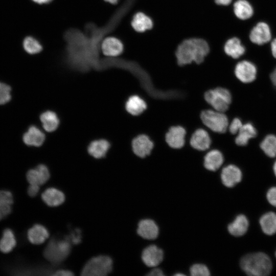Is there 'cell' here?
Here are the masks:
<instances>
[{
	"label": "cell",
	"mask_w": 276,
	"mask_h": 276,
	"mask_svg": "<svg viewBox=\"0 0 276 276\" xmlns=\"http://www.w3.org/2000/svg\"><path fill=\"white\" fill-rule=\"evenodd\" d=\"M242 125L243 124L240 119L238 118H235L232 120L230 124L229 123L228 127V131L232 135L237 134Z\"/></svg>",
	"instance_id": "cell-36"
},
{
	"label": "cell",
	"mask_w": 276,
	"mask_h": 276,
	"mask_svg": "<svg viewBox=\"0 0 276 276\" xmlns=\"http://www.w3.org/2000/svg\"><path fill=\"white\" fill-rule=\"evenodd\" d=\"M189 143L193 149L206 152L211 148L212 140L209 132L205 128H199L191 134Z\"/></svg>",
	"instance_id": "cell-8"
},
{
	"label": "cell",
	"mask_w": 276,
	"mask_h": 276,
	"mask_svg": "<svg viewBox=\"0 0 276 276\" xmlns=\"http://www.w3.org/2000/svg\"><path fill=\"white\" fill-rule=\"evenodd\" d=\"M110 145L104 140H99L93 141L88 146V151L93 157L100 158L105 156Z\"/></svg>",
	"instance_id": "cell-29"
},
{
	"label": "cell",
	"mask_w": 276,
	"mask_h": 276,
	"mask_svg": "<svg viewBox=\"0 0 276 276\" xmlns=\"http://www.w3.org/2000/svg\"><path fill=\"white\" fill-rule=\"evenodd\" d=\"M257 72L255 64L247 60L239 62L234 69V74L237 78L245 83L254 81L256 78Z\"/></svg>",
	"instance_id": "cell-10"
},
{
	"label": "cell",
	"mask_w": 276,
	"mask_h": 276,
	"mask_svg": "<svg viewBox=\"0 0 276 276\" xmlns=\"http://www.w3.org/2000/svg\"><path fill=\"white\" fill-rule=\"evenodd\" d=\"M270 49L273 57L276 59V38L274 39L271 42Z\"/></svg>",
	"instance_id": "cell-43"
},
{
	"label": "cell",
	"mask_w": 276,
	"mask_h": 276,
	"mask_svg": "<svg viewBox=\"0 0 276 276\" xmlns=\"http://www.w3.org/2000/svg\"><path fill=\"white\" fill-rule=\"evenodd\" d=\"M68 240L71 241V242L74 244H77L80 242L81 240V235L79 231H75L72 232L70 235V239Z\"/></svg>",
	"instance_id": "cell-38"
},
{
	"label": "cell",
	"mask_w": 276,
	"mask_h": 276,
	"mask_svg": "<svg viewBox=\"0 0 276 276\" xmlns=\"http://www.w3.org/2000/svg\"><path fill=\"white\" fill-rule=\"evenodd\" d=\"M45 139L44 134L35 126L30 127L23 136L24 143L29 146H41Z\"/></svg>",
	"instance_id": "cell-24"
},
{
	"label": "cell",
	"mask_w": 276,
	"mask_h": 276,
	"mask_svg": "<svg viewBox=\"0 0 276 276\" xmlns=\"http://www.w3.org/2000/svg\"><path fill=\"white\" fill-rule=\"evenodd\" d=\"M275 257H276V252H275Z\"/></svg>",
	"instance_id": "cell-48"
},
{
	"label": "cell",
	"mask_w": 276,
	"mask_h": 276,
	"mask_svg": "<svg viewBox=\"0 0 276 276\" xmlns=\"http://www.w3.org/2000/svg\"><path fill=\"white\" fill-rule=\"evenodd\" d=\"M147 107L145 100L138 95H131L125 102V108L128 113L137 116L143 113Z\"/></svg>",
	"instance_id": "cell-19"
},
{
	"label": "cell",
	"mask_w": 276,
	"mask_h": 276,
	"mask_svg": "<svg viewBox=\"0 0 276 276\" xmlns=\"http://www.w3.org/2000/svg\"><path fill=\"white\" fill-rule=\"evenodd\" d=\"M200 119L204 128L209 131L224 133L228 129L229 120L224 112L207 108L201 112Z\"/></svg>",
	"instance_id": "cell-3"
},
{
	"label": "cell",
	"mask_w": 276,
	"mask_h": 276,
	"mask_svg": "<svg viewBox=\"0 0 276 276\" xmlns=\"http://www.w3.org/2000/svg\"><path fill=\"white\" fill-rule=\"evenodd\" d=\"M39 190V186L36 185H30L28 189V194L31 197L35 196Z\"/></svg>",
	"instance_id": "cell-39"
},
{
	"label": "cell",
	"mask_w": 276,
	"mask_h": 276,
	"mask_svg": "<svg viewBox=\"0 0 276 276\" xmlns=\"http://www.w3.org/2000/svg\"><path fill=\"white\" fill-rule=\"evenodd\" d=\"M210 52L208 42L204 39L190 37L183 40L177 47L175 57L177 64L184 66L203 62Z\"/></svg>",
	"instance_id": "cell-1"
},
{
	"label": "cell",
	"mask_w": 276,
	"mask_h": 276,
	"mask_svg": "<svg viewBox=\"0 0 276 276\" xmlns=\"http://www.w3.org/2000/svg\"><path fill=\"white\" fill-rule=\"evenodd\" d=\"M237 134L235 143L238 146H243L248 144L250 139L256 136L257 131L251 123H247L243 124Z\"/></svg>",
	"instance_id": "cell-22"
},
{
	"label": "cell",
	"mask_w": 276,
	"mask_h": 276,
	"mask_svg": "<svg viewBox=\"0 0 276 276\" xmlns=\"http://www.w3.org/2000/svg\"><path fill=\"white\" fill-rule=\"evenodd\" d=\"M204 98L211 108L223 112L229 109L232 102L231 91L221 86L207 90L204 93Z\"/></svg>",
	"instance_id": "cell-4"
},
{
	"label": "cell",
	"mask_w": 276,
	"mask_h": 276,
	"mask_svg": "<svg viewBox=\"0 0 276 276\" xmlns=\"http://www.w3.org/2000/svg\"><path fill=\"white\" fill-rule=\"evenodd\" d=\"M270 79L273 84L276 86V67L270 75Z\"/></svg>",
	"instance_id": "cell-44"
},
{
	"label": "cell",
	"mask_w": 276,
	"mask_h": 276,
	"mask_svg": "<svg viewBox=\"0 0 276 276\" xmlns=\"http://www.w3.org/2000/svg\"><path fill=\"white\" fill-rule=\"evenodd\" d=\"M104 1L111 4H116L119 1V0H104Z\"/></svg>",
	"instance_id": "cell-46"
},
{
	"label": "cell",
	"mask_w": 276,
	"mask_h": 276,
	"mask_svg": "<svg viewBox=\"0 0 276 276\" xmlns=\"http://www.w3.org/2000/svg\"><path fill=\"white\" fill-rule=\"evenodd\" d=\"M137 232L144 239L153 240L157 237L159 229L153 220L145 219L141 220L139 223Z\"/></svg>",
	"instance_id": "cell-17"
},
{
	"label": "cell",
	"mask_w": 276,
	"mask_h": 276,
	"mask_svg": "<svg viewBox=\"0 0 276 276\" xmlns=\"http://www.w3.org/2000/svg\"><path fill=\"white\" fill-rule=\"evenodd\" d=\"M163 250L155 245L146 247L142 254V259L144 264L149 267H156L163 260Z\"/></svg>",
	"instance_id": "cell-14"
},
{
	"label": "cell",
	"mask_w": 276,
	"mask_h": 276,
	"mask_svg": "<svg viewBox=\"0 0 276 276\" xmlns=\"http://www.w3.org/2000/svg\"><path fill=\"white\" fill-rule=\"evenodd\" d=\"M187 131L180 125L171 126L165 134V141L168 145L173 149H180L186 143Z\"/></svg>",
	"instance_id": "cell-9"
},
{
	"label": "cell",
	"mask_w": 276,
	"mask_h": 276,
	"mask_svg": "<svg viewBox=\"0 0 276 276\" xmlns=\"http://www.w3.org/2000/svg\"><path fill=\"white\" fill-rule=\"evenodd\" d=\"M233 0H214L215 3L221 6H227L231 4Z\"/></svg>",
	"instance_id": "cell-40"
},
{
	"label": "cell",
	"mask_w": 276,
	"mask_h": 276,
	"mask_svg": "<svg viewBox=\"0 0 276 276\" xmlns=\"http://www.w3.org/2000/svg\"><path fill=\"white\" fill-rule=\"evenodd\" d=\"M34 2L38 4H45L50 3L52 0H32Z\"/></svg>",
	"instance_id": "cell-45"
},
{
	"label": "cell",
	"mask_w": 276,
	"mask_h": 276,
	"mask_svg": "<svg viewBox=\"0 0 276 276\" xmlns=\"http://www.w3.org/2000/svg\"><path fill=\"white\" fill-rule=\"evenodd\" d=\"M101 49L105 56L116 57L123 52L124 45L119 39L112 36L107 37L102 41Z\"/></svg>",
	"instance_id": "cell-15"
},
{
	"label": "cell",
	"mask_w": 276,
	"mask_h": 276,
	"mask_svg": "<svg viewBox=\"0 0 276 276\" xmlns=\"http://www.w3.org/2000/svg\"><path fill=\"white\" fill-rule=\"evenodd\" d=\"M49 178V171L43 165H38L30 170L27 174V179L30 185L40 186L46 182Z\"/></svg>",
	"instance_id": "cell-18"
},
{
	"label": "cell",
	"mask_w": 276,
	"mask_h": 276,
	"mask_svg": "<svg viewBox=\"0 0 276 276\" xmlns=\"http://www.w3.org/2000/svg\"><path fill=\"white\" fill-rule=\"evenodd\" d=\"M27 235L30 242L34 244L42 243L49 236L47 228L40 224L34 225L29 229Z\"/></svg>",
	"instance_id": "cell-26"
},
{
	"label": "cell",
	"mask_w": 276,
	"mask_h": 276,
	"mask_svg": "<svg viewBox=\"0 0 276 276\" xmlns=\"http://www.w3.org/2000/svg\"><path fill=\"white\" fill-rule=\"evenodd\" d=\"M244 272L252 276H265L269 274L272 270L270 258L264 252L248 254L243 256L240 263Z\"/></svg>",
	"instance_id": "cell-2"
},
{
	"label": "cell",
	"mask_w": 276,
	"mask_h": 276,
	"mask_svg": "<svg viewBox=\"0 0 276 276\" xmlns=\"http://www.w3.org/2000/svg\"><path fill=\"white\" fill-rule=\"evenodd\" d=\"M11 87L0 82V105L5 104L11 99Z\"/></svg>",
	"instance_id": "cell-35"
},
{
	"label": "cell",
	"mask_w": 276,
	"mask_h": 276,
	"mask_svg": "<svg viewBox=\"0 0 276 276\" xmlns=\"http://www.w3.org/2000/svg\"><path fill=\"white\" fill-rule=\"evenodd\" d=\"M266 198L271 205L276 207V187H271L268 190Z\"/></svg>",
	"instance_id": "cell-37"
},
{
	"label": "cell",
	"mask_w": 276,
	"mask_h": 276,
	"mask_svg": "<svg viewBox=\"0 0 276 276\" xmlns=\"http://www.w3.org/2000/svg\"><path fill=\"white\" fill-rule=\"evenodd\" d=\"M223 50L226 55L235 59L240 57L245 52V49L241 44L240 40L236 37L226 40Z\"/></svg>",
	"instance_id": "cell-20"
},
{
	"label": "cell",
	"mask_w": 276,
	"mask_h": 276,
	"mask_svg": "<svg viewBox=\"0 0 276 276\" xmlns=\"http://www.w3.org/2000/svg\"><path fill=\"white\" fill-rule=\"evenodd\" d=\"M260 147L266 155L270 157L276 156V136L267 135L261 143Z\"/></svg>",
	"instance_id": "cell-32"
},
{
	"label": "cell",
	"mask_w": 276,
	"mask_h": 276,
	"mask_svg": "<svg viewBox=\"0 0 276 276\" xmlns=\"http://www.w3.org/2000/svg\"><path fill=\"white\" fill-rule=\"evenodd\" d=\"M44 202L51 206H56L62 204L65 199L64 194L53 188L45 190L41 195Z\"/></svg>",
	"instance_id": "cell-25"
},
{
	"label": "cell",
	"mask_w": 276,
	"mask_h": 276,
	"mask_svg": "<svg viewBox=\"0 0 276 276\" xmlns=\"http://www.w3.org/2000/svg\"><path fill=\"white\" fill-rule=\"evenodd\" d=\"M273 170L275 176H276V161L274 162L273 166Z\"/></svg>",
	"instance_id": "cell-47"
},
{
	"label": "cell",
	"mask_w": 276,
	"mask_h": 276,
	"mask_svg": "<svg viewBox=\"0 0 276 276\" xmlns=\"http://www.w3.org/2000/svg\"><path fill=\"white\" fill-rule=\"evenodd\" d=\"M134 31L143 33L152 29L154 23L151 17L144 12L140 11L134 14L131 21Z\"/></svg>",
	"instance_id": "cell-16"
},
{
	"label": "cell",
	"mask_w": 276,
	"mask_h": 276,
	"mask_svg": "<svg viewBox=\"0 0 276 276\" xmlns=\"http://www.w3.org/2000/svg\"><path fill=\"white\" fill-rule=\"evenodd\" d=\"M233 12L238 18L244 20L251 17L254 9L246 0H237L233 4Z\"/></svg>",
	"instance_id": "cell-23"
},
{
	"label": "cell",
	"mask_w": 276,
	"mask_h": 276,
	"mask_svg": "<svg viewBox=\"0 0 276 276\" xmlns=\"http://www.w3.org/2000/svg\"><path fill=\"white\" fill-rule=\"evenodd\" d=\"M111 259L106 256H99L89 260L84 265L81 275L85 276H103L111 272L112 268Z\"/></svg>",
	"instance_id": "cell-6"
},
{
	"label": "cell",
	"mask_w": 276,
	"mask_h": 276,
	"mask_svg": "<svg viewBox=\"0 0 276 276\" xmlns=\"http://www.w3.org/2000/svg\"><path fill=\"white\" fill-rule=\"evenodd\" d=\"M222 183L231 188L241 181L242 177L241 170L234 165H228L223 168L220 174Z\"/></svg>",
	"instance_id": "cell-13"
},
{
	"label": "cell",
	"mask_w": 276,
	"mask_h": 276,
	"mask_svg": "<svg viewBox=\"0 0 276 276\" xmlns=\"http://www.w3.org/2000/svg\"><path fill=\"white\" fill-rule=\"evenodd\" d=\"M260 224L264 233L272 235L276 233V213L269 212L260 218Z\"/></svg>",
	"instance_id": "cell-27"
},
{
	"label": "cell",
	"mask_w": 276,
	"mask_h": 276,
	"mask_svg": "<svg viewBox=\"0 0 276 276\" xmlns=\"http://www.w3.org/2000/svg\"><path fill=\"white\" fill-rule=\"evenodd\" d=\"M13 203V196L10 192L0 191V220L11 213Z\"/></svg>",
	"instance_id": "cell-28"
},
{
	"label": "cell",
	"mask_w": 276,
	"mask_h": 276,
	"mask_svg": "<svg viewBox=\"0 0 276 276\" xmlns=\"http://www.w3.org/2000/svg\"><path fill=\"white\" fill-rule=\"evenodd\" d=\"M71 251L70 241L65 239H53L45 247L43 255L52 263H59L64 260Z\"/></svg>",
	"instance_id": "cell-5"
},
{
	"label": "cell",
	"mask_w": 276,
	"mask_h": 276,
	"mask_svg": "<svg viewBox=\"0 0 276 276\" xmlns=\"http://www.w3.org/2000/svg\"><path fill=\"white\" fill-rule=\"evenodd\" d=\"M223 162L222 152L217 149H210L203 156V166L208 171L215 172L222 166Z\"/></svg>",
	"instance_id": "cell-12"
},
{
	"label": "cell",
	"mask_w": 276,
	"mask_h": 276,
	"mask_svg": "<svg viewBox=\"0 0 276 276\" xmlns=\"http://www.w3.org/2000/svg\"><path fill=\"white\" fill-rule=\"evenodd\" d=\"M23 47L25 50L30 54L38 53L42 50V47L40 42L31 36H28L25 38Z\"/></svg>",
	"instance_id": "cell-33"
},
{
	"label": "cell",
	"mask_w": 276,
	"mask_h": 276,
	"mask_svg": "<svg viewBox=\"0 0 276 276\" xmlns=\"http://www.w3.org/2000/svg\"><path fill=\"white\" fill-rule=\"evenodd\" d=\"M190 271L191 274L193 276H209L210 274L208 268L202 264H193Z\"/></svg>",
	"instance_id": "cell-34"
},
{
	"label": "cell",
	"mask_w": 276,
	"mask_h": 276,
	"mask_svg": "<svg viewBox=\"0 0 276 276\" xmlns=\"http://www.w3.org/2000/svg\"><path fill=\"white\" fill-rule=\"evenodd\" d=\"M271 32L268 25L263 21L258 22L251 30L249 37L254 44L261 45L271 39Z\"/></svg>",
	"instance_id": "cell-11"
},
{
	"label": "cell",
	"mask_w": 276,
	"mask_h": 276,
	"mask_svg": "<svg viewBox=\"0 0 276 276\" xmlns=\"http://www.w3.org/2000/svg\"><path fill=\"white\" fill-rule=\"evenodd\" d=\"M43 128L48 132L55 130L58 126L59 121L56 113L47 111L41 114L40 117Z\"/></svg>",
	"instance_id": "cell-30"
},
{
	"label": "cell",
	"mask_w": 276,
	"mask_h": 276,
	"mask_svg": "<svg viewBox=\"0 0 276 276\" xmlns=\"http://www.w3.org/2000/svg\"><path fill=\"white\" fill-rule=\"evenodd\" d=\"M249 222L246 217L243 214L238 215L227 227L228 232L233 236L240 237L247 231Z\"/></svg>",
	"instance_id": "cell-21"
},
{
	"label": "cell",
	"mask_w": 276,
	"mask_h": 276,
	"mask_svg": "<svg viewBox=\"0 0 276 276\" xmlns=\"http://www.w3.org/2000/svg\"><path fill=\"white\" fill-rule=\"evenodd\" d=\"M16 242L12 231L9 228L5 229L0 240V250L4 253H8L15 246Z\"/></svg>",
	"instance_id": "cell-31"
},
{
	"label": "cell",
	"mask_w": 276,
	"mask_h": 276,
	"mask_svg": "<svg viewBox=\"0 0 276 276\" xmlns=\"http://www.w3.org/2000/svg\"><path fill=\"white\" fill-rule=\"evenodd\" d=\"M153 148V142L145 134L136 135L131 141L132 152L135 155L140 158H144L149 156Z\"/></svg>",
	"instance_id": "cell-7"
},
{
	"label": "cell",
	"mask_w": 276,
	"mask_h": 276,
	"mask_svg": "<svg viewBox=\"0 0 276 276\" xmlns=\"http://www.w3.org/2000/svg\"><path fill=\"white\" fill-rule=\"evenodd\" d=\"M73 273L71 271H68V270H58L56 271V273H55V275H62V276H67V275H73Z\"/></svg>",
	"instance_id": "cell-42"
},
{
	"label": "cell",
	"mask_w": 276,
	"mask_h": 276,
	"mask_svg": "<svg viewBox=\"0 0 276 276\" xmlns=\"http://www.w3.org/2000/svg\"><path fill=\"white\" fill-rule=\"evenodd\" d=\"M149 275H156V276H163L164 275L163 272L159 268H155L152 270L148 274Z\"/></svg>",
	"instance_id": "cell-41"
}]
</instances>
